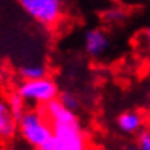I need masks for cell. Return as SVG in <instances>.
Listing matches in <instances>:
<instances>
[{
    "instance_id": "5bb4252c",
    "label": "cell",
    "mask_w": 150,
    "mask_h": 150,
    "mask_svg": "<svg viewBox=\"0 0 150 150\" xmlns=\"http://www.w3.org/2000/svg\"><path fill=\"white\" fill-rule=\"evenodd\" d=\"M38 150H55V144H54V138L51 141H47L45 146H42Z\"/></svg>"
},
{
    "instance_id": "3957f363",
    "label": "cell",
    "mask_w": 150,
    "mask_h": 150,
    "mask_svg": "<svg viewBox=\"0 0 150 150\" xmlns=\"http://www.w3.org/2000/svg\"><path fill=\"white\" fill-rule=\"evenodd\" d=\"M18 3L26 16L49 29L57 26L64 14V3L60 0H20Z\"/></svg>"
},
{
    "instance_id": "ba28073f",
    "label": "cell",
    "mask_w": 150,
    "mask_h": 150,
    "mask_svg": "<svg viewBox=\"0 0 150 150\" xmlns=\"http://www.w3.org/2000/svg\"><path fill=\"white\" fill-rule=\"evenodd\" d=\"M142 124H144V120L136 110H124L117 118V127L126 135L139 133L142 130Z\"/></svg>"
},
{
    "instance_id": "30bf717a",
    "label": "cell",
    "mask_w": 150,
    "mask_h": 150,
    "mask_svg": "<svg viewBox=\"0 0 150 150\" xmlns=\"http://www.w3.org/2000/svg\"><path fill=\"white\" fill-rule=\"evenodd\" d=\"M8 104H9V107H11V112L14 113V117H16L17 120L22 118L23 113L28 110V109H26V103L22 100V97H20L17 92L11 93L9 97H8Z\"/></svg>"
},
{
    "instance_id": "8fae6325",
    "label": "cell",
    "mask_w": 150,
    "mask_h": 150,
    "mask_svg": "<svg viewBox=\"0 0 150 150\" xmlns=\"http://www.w3.org/2000/svg\"><path fill=\"white\" fill-rule=\"evenodd\" d=\"M58 100L66 109H69V110H72V112H75L80 106V101L77 98V95L72 93V92H61Z\"/></svg>"
},
{
    "instance_id": "9c48e42d",
    "label": "cell",
    "mask_w": 150,
    "mask_h": 150,
    "mask_svg": "<svg viewBox=\"0 0 150 150\" xmlns=\"http://www.w3.org/2000/svg\"><path fill=\"white\" fill-rule=\"evenodd\" d=\"M18 75L22 81H34L47 77V69L43 63H26L18 67Z\"/></svg>"
},
{
    "instance_id": "9a60e30c",
    "label": "cell",
    "mask_w": 150,
    "mask_h": 150,
    "mask_svg": "<svg viewBox=\"0 0 150 150\" xmlns=\"http://www.w3.org/2000/svg\"><path fill=\"white\" fill-rule=\"evenodd\" d=\"M142 35H144V42H146V45L150 47V28H147V29L144 31V34H142Z\"/></svg>"
},
{
    "instance_id": "2e32d148",
    "label": "cell",
    "mask_w": 150,
    "mask_h": 150,
    "mask_svg": "<svg viewBox=\"0 0 150 150\" xmlns=\"http://www.w3.org/2000/svg\"><path fill=\"white\" fill-rule=\"evenodd\" d=\"M3 77H5V74H3V69H2V64H0V83L3 81Z\"/></svg>"
},
{
    "instance_id": "8992f818",
    "label": "cell",
    "mask_w": 150,
    "mask_h": 150,
    "mask_svg": "<svg viewBox=\"0 0 150 150\" xmlns=\"http://www.w3.org/2000/svg\"><path fill=\"white\" fill-rule=\"evenodd\" d=\"M18 133V120L11 112L8 98L0 97V141L8 142Z\"/></svg>"
},
{
    "instance_id": "6da1fadb",
    "label": "cell",
    "mask_w": 150,
    "mask_h": 150,
    "mask_svg": "<svg viewBox=\"0 0 150 150\" xmlns=\"http://www.w3.org/2000/svg\"><path fill=\"white\" fill-rule=\"evenodd\" d=\"M18 133L31 147L38 150L54 138V127L42 110L28 109L18 120Z\"/></svg>"
},
{
    "instance_id": "7a4b0ae2",
    "label": "cell",
    "mask_w": 150,
    "mask_h": 150,
    "mask_svg": "<svg viewBox=\"0 0 150 150\" xmlns=\"http://www.w3.org/2000/svg\"><path fill=\"white\" fill-rule=\"evenodd\" d=\"M16 92L22 97V100L26 104L38 106L40 109L52 103V101L58 100L60 97L58 84L51 77L34 80V81H22L17 86Z\"/></svg>"
},
{
    "instance_id": "7c38bea8",
    "label": "cell",
    "mask_w": 150,
    "mask_h": 150,
    "mask_svg": "<svg viewBox=\"0 0 150 150\" xmlns=\"http://www.w3.org/2000/svg\"><path fill=\"white\" fill-rule=\"evenodd\" d=\"M124 17H126V12L118 6H113V8L103 12V20L106 23H118L121 20H124Z\"/></svg>"
},
{
    "instance_id": "4fadbf2b",
    "label": "cell",
    "mask_w": 150,
    "mask_h": 150,
    "mask_svg": "<svg viewBox=\"0 0 150 150\" xmlns=\"http://www.w3.org/2000/svg\"><path fill=\"white\" fill-rule=\"evenodd\" d=\"M136 149L150 150V130H141L136 136Z\"/></svg>"
},
{
    "instance_id": "52a82bcc",
    "label": "cell",
    "mask_w": 150,
    "mask_h": 150,
    "mask_svg": "<svg viewBox=\"0 0 150 150\" xmlns=\"http://www.w3.org/2000/svg\"><path fill=\"white\" fill-rule=\"evenodd\" d=\"M45 117L49 120V122L52 126H64V124H75V122H80L75 112L66 109L63 104L60 103V100H55L52 103L46 104L45 107L40 109Z\"/></svg>"
},
{
    "instance_id": "277c9868",
    "label": "cell",
    "mask_w": 150,
    "mask_h": 150,
    "mask_svg": "<svg viewBox=\"0 0 150 150\" xmlns=\"http://www.w3.org/2000/svg\"><path fill=\"white\" fill-rule=\"evenodd\" d=\"M52 127L55 150H87V139L80 122Z\"/></svg>"
},
{
    "instance_id": "e0dca14e",
    "label": "cell",
    "mask_w": 150,
    "mask_h": 150,
    "mask_svg": "<svg viewBox=\"0 0 150 150\" xmlns=\"http://www.w3.org/2000/svg\"><path fill=\"white\" fill-rule=\"evenodd\" d=\"M127 150H138V149H136V146H132V147H129Z\"/></svg>"
},
{
    "instance_id": "5b68a950",
    "label": "cell",
    "mask_w": 150,
    "mask_h": 150,
    "mask_svg": "<svg viewBox=\"0 0 150 150\" xmlns=\"http://www.w3.org/2000/svg\"><path fill=\"white\" fill-rule=\"evenodd\" d=\"M83 43H84V51L87 55L92 58H100L110 47V38L106 34V31L100 28H92L84 32Z\"/></svg>"
}]
</instances>
